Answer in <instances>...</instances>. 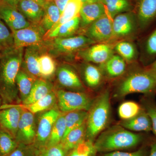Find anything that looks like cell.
Instances as JSON below:
<instances>
[{
	"mask_svg": "<svg viewBox=\"0 0 156 156\" xmlns=\"http://www.w3.org/2000/svg\"><path fill=\"white\" fill-rule=\"evenodd\" d=\"M106 14V9L100 2L83 4L80 13L81 29H86L92 23Z\"/></svg>",
	"mask_w": 156,
	"mask_h": 156,
	"instance_id": "18",
	"label": "cell"
},
{
	"mask_svg": "<svg viewBox=\"0 0 156 156\" xmlns=\"http://www.w3.org/2000/svg\"><path fill=\"white\" fill-rule=\"evenodd\" d=\"M37 79V78L30 74L24 68L21 66L16 77V84L21 103L28 97Z\"/></svg>",
	"mask_w": 156,
	"mask_h": 156,
	"instance_id": "24",
	"label": "cell"
},
{
	"mask_svg": "<svg viewBox=\"0 0 156 156\" xmlns=\"http://www.w3.org/2000/svg\"><path fill=\"white\" fill-rule=\"evenodd\" d=\"M45 51L46 49L43 43L42 44L34 45L24 49L21 66L37 79L41 78L39 69V58L41 54Z\"/></svg>",
	"mask_w": 156,
	"mask_h": 156,
	"instance_id": "17",
	"label": "cell"
},
{
	"mask_svg": "<svg viewBox=\"0 0 156 156\" xmlns=\"http://www.w3.org/2000/svg\"><path fill=\"white\" fill-rule=\"evenodd\" d=\"M81 72L85 83L89 88L96 89L102 83L104 76L99 66L90 62H83Z\"/></svg>",
	"mask_w": 156,
	"mask_h": 156,
	"instance_id": "22",
	"label": "cell"
},
{
	"mask_svg": "<svg viewBox=\"0 0 156 156\" xmlns=\"http://www.w3.org/2000/svg\"><path fill=\"white\" fill-rule=\"evenodd\" d=\"M37 149L32 145L19 144L16 149L8 156H36Z\"/></svg>",
	"mask_w": 156,
	"mask_h": 156,
	"instance_id": "40",
	"label": "cell"
},
{
	"mask_svg": "<svg viewBox=\"0 0 156 156\" xmlns=\"http://www.w3.org/2000/svg\"><path fill=\"white\" fill-rule=\"evenodd\" d=\"M3 2V0H0V4H1V3L2 2Z\"/></svg>",
	"mask_w": 156,
	"mask_h": 156,
	"instance_id": "52",
	"label": "cell"
},
{
	"mask_svg": "<svg viewBox=\"0 0 156 156\" xmlns=\"http://www.w3.org/2000/svg\"><path fill=\"white\" fill-rule=\"evenodd\" d=\"M83 5L80 0H70L62 13L59 20L49 31L79 16Z\"/></svg>",
	"mask_w": 156,
	"mask_h": 156,
	"instance_id": "33",
	"label": "cell"
},
{
	"mask_svg": "<svg viewBox=\"0 0 156 156\" xmlns=\"http://www.w3.org/2000/svg\"><path fill=\"white\" fill-rule=\"evenodd\" d=\"M44 9V15L40 24L47 33L58 22L61 14L53 0L47 1Z\"/></svg>",
	"mask_w": 156,
	"mask_h": 156,
	"instance_id": "27",
	"label": "cell"
},
{
	"mask_svg": "<svg viewBox=\"0 0 156 156\" xmlns=\"http://www.w3.org/2000/svg\"><path fill=\"white\" fill-rule=\"evenodd\" d=\"M38 66L41 78L45 80L52 77L57 69L54 57L47 52L42 53L39 57Z\"/></svg>",
	"mask_w": 156,
	"mask_h": 156,
	"instance_id": "32",
	"label": "cell"
},
{
	"mask_svg": "<svg viewBox=\"0 0 156 156\" xmlns=\"http://www.w3.org/2000/svg\"><path fill=\"white\" fill-rule=\"evenodd\" d=\"M156 77V60L151 66L148 69Z\"/></svg>",
	"mask_w": 156,
	"mask_h": 156,
	"instance_id": "47",
	"label": "cell"
},
{
	"mask_svg": "<svg viewBox=\"0 0 156 156\" xmlns=\"http://www.w3.org/2000/svg\"><path fill=\"white\" fill-rule=\"evenodd\" d=\"M119 125L132 132L152 130L151 122L146 112L141 111L136 116L127 120H122Z\"/></svg>",
	"mask_w": 156,
	"mask_h": 156,
	"instance_id": "23",
	"label": "cell"
},
{
	"mask_svg": "<svg viewBox=\"0 0 156 156\" xmlns=\"http://www.w3.org/2000/svg\"><path fill=\"white\" fill-rule=\"evenodd\" d=\"M104 77L116 79L126 73L127 62L118 54H114L103 64L99 65Z\"/></svg>",
	"mask_w": 156,
	"mask_h": 156,
	"instance_id": "19",
	"label": "cell"
},
{
	"mask_svg": "<svg viewBox=\"0 0 156 156\" xmlns=\"http://www.w3.org/2000/svg\"><path fill=\"white\" fill-rule=\"evenodd\" d=\"M13 47L14 38L12 31L0 20V50L2 51Z\"/></svg>",
	"mask_w": 156,
	"mask_h": 156,
	"instance_id": "38",
	"label": "cell"
},
{
	"mask_svg": "<svg viewBox=\"0 0 156 156\" xmlns=\"http://www.w3.org/2000/svg\"><path fill=\"white\" fill-rule=\"evenodd\" d=\"M102 156H144V152L143 149L134 152H125L122 151H115L105 153Z\"/></svg>",
	"mask_w": 156,
	"mask_h": 156,
	"instance_id": "42",
	"label": "cell"
},
{
	"mask_svg": "<svg viewBox=\"0 0 156 156\" xmlns=\"http://www.w3.org/2000/svg\"><path fill=\"white\" fill-rule=\"evenodd\" d=\"M110 93L107 89L94 100L88 111L86 139L94 142L107 127L111 117Z\"/></svg>",
	"mask_w": 156,
	"mask_h": 156,
	"instance_id": "3",
	"label": "cell"
},
{
	"mask_svg": "<svg viewBox=\"0 0 156 156\" xmlns=\"http://www.w3.org/2000/svg\"><path fill=\"white\" fill-rule=\"evenodd\" d=\"M1 56H2V51L0 50V59H1Z\"/></svg>",
	"mask_w": 156,
	"mask_h": 156,
	"instance_id": "51",
	"label": "cell"
},
{
	"mask_svg": "<svg viewBox=\"0 0 156 156\" xmlns=\"http://www.w3.org/2000/svg\"><path fill=\"white\" fill-rule=\"evenodd\" d=\"M63 113L56 108L46 111L39 118L37 126V134L33 144L37 149L45 147L48 143L53 126Z\"/></svg>",
	"mask_w": 156,
	"mask_h": 156,
	"instance_id": "8",
	"label": "cell"
},
{
	"mask_svg": "<svg viewBox=\"0 0 156 156\" xmlns=\"http://www.w3.org/2000/svg\"><path fill=\"white\" fill-rule=\"evenodd\" d=\"M142 137L119 125L105 129L95 140L97 152L108 153L133 148L141 142Z\"/></svg>",
	"mask_w": 156,
	"mask_h": 156,
	"instance_id": "2",
	"label": "cell"
},
{
	"mask_svg": "<svg viewBox=\"0 0 156 156\" xmlns=\"http://www.w3.org/2000/svg\"><path fill=\"white\" fill-rule=\"evenodd\" d=\"M53 85L51 82L42 79H37L35 82L30 94L22 104H30L40 100L53 91Z\"/></svg>",
	"mask_w": 156,
	"mask_h": 156,
	"instance_id": "25",
	"label": "cell"
},
{
	"mask_svg": "<svg viewBox=\"0 0 156 156\" xmlns=\"http://www.w3.org/2000/svg\"><path fill=\"white\" fill-rule=\"evenodd\" d=\"M23 109L17 104L0 108V129L16 138L17 128Z\"/></svg>",
	"mask_w": 156,
	"mask_h": 156,
	"instance_id": "13",
	"label": "cell"
},
{
	"mask_svg": "<svg viewBox=\"0 0 156 156\" xmlns=\"http://www.w3.org/2000/svg\"><path fill=\"white\" fill-rule=\"evenodd\" d=\"M83 4H91L100 2V0H80Z\"/></svg>",
	"mask_w": 156,
	"mask_h": 156,
	"instance_id": "49",
	"label": "cell"
},
{
	"mask_svg": "<svg viewBox=\"0 0 156 156\" xmlns=\"http://www.w3.org/2000/svg\"><path fill=\"white\" fill-rule=\"evenodd\" d=\"M20 0H3V2L7 3L14 8L17 9V5Z\"/></svg>",
	"mask_w": 156,
	"mask_h": 156,
	"instance_id": "45",
	"label": "cell"
},
{
	"mask_svg": "<svg viewBox=\"0 0 156 156\" xmlns=\"http://www.w3.org/2000/svg\"><path fill=\"white\" fill-rule=\"evenodd\" d=\"M68 153L61 144L53 146L47 147L37 149L36 156H67Z\"/></svg>",
	"mask_w": 156,
	"mask_h": 156,
	"instance_id": "39",
	"label": "cell"
},
{
	"mask_svg": "<svg viewBox=\"0 0 156 156\" xmlns=\"http://www.w3.org/2000/svg\"><path fill=\"white\" fill-rule=\"evenodd\" d=\"M149 156H156V142L151 145L150 152Z\"/></svg>",
	"mask_w": 156,
	"mask_h": 156,
	"instance_id": "46",
	"label": "cell"
},
{
	"mask_svg": "<svg viewBox=\"0 0 156 156\" xmlns=\"http://www.w3.org/2000/svg\"><path fill=\"white\" fill-rule=\"evenodd\" d=\"M145 51L147 55L148 56H154L156 55V29L147 39L145 44Z\"/></svg>",
	"mask_w": 156,
	"mask_h": 156,
	"instance_id": "41",
	"label": "cell"
},
{
	"mask_svg": "<svg viewBox=\"0 0 156 156\" xmlns=\"http://www.w3.org/2000/svg\"><path fill=\"white\" fill-rule=\"evenodd\" d=\"M24 49L14 47L2 51L0 59V98L2 105L20 104L16 77L21 65Z\"/></svg>",
	"mask_w": 156,
	"mask_h": 156,
	"instance_id": "1",
	"label": "cell"
},
{
	"mask_svg": "<svg viewBox=\"0 0 156 156\" xmlns=\"http://www.w3.org/2000/svg\"><path fill=\"white\" fill-rule=\"evenodd\" d=\"M2 105V99H1V98H0V108H1V106Z\"/></svg>",
	"mask_w": 156,
	"mask_h": 156,
	"instance_id": "50",
	"label": "cell"
},
{
	"mask_svg": "<svg viewBox=\"0 0 156 156\" xmlns=\"http://www.w3.org/2000/svg\"><path fill=\"white\" fill-rule=\"evenodd\" d=\"M47 1H50V0H47Z\"/></svg>",
	"mask_w": 156,
	"mask_h": 156,
	"instance_id": "53",
	"label": "cell"
},
{
	"mask_svg": "<svg viewBox=\"0 0 156 156\" xmlns=\"http://www.w3.org/2000/svg\"><path fill=\"white\" fill-rule=\"evenodd\" d=\"M56 101L57 96L56 92L53 91L45 97L34 103L27 105L17 104V105L23 109L30 112L33 114H35L37 113L46 111L53 108Z\"/></svg>",
	"mask_w": 156,
	"mask_h": 156,
	"instance_id": "26",
	"label": "cell"
},
{
	"mask_svg": "<svg viewBox=\"0 0 156 156\" xmlns=\"http://www.w3.org/2000/svg\"><path fill=\"white\" fill-rule=\"evenodd\" d=\"M115 52L123 58L127 63L136 61L138 57V52L134 43L128 40L119 41L114 46Z\"/></svg>",
	"mask_w": 156,
	"mask_h": 156,
	"instance_id": "29",
	"label": "cell"
},
{
	"mask_svg": "<svg viewBox=\"0 0 156 156\" xmlns=\"http://www.w3.org/2000/svg\"><path fill=\"white\" fill-rule=\"evenodd\" d=\"M0 20H2V19H1V17H0Z\"/></svg>",
	"mask_w": 156,
	"mask_h": 156,
	"instance_id": "54",
	"label": "cell"
},
{
	"mask_svg": "<svg viewBox=\"0 0 156 156\" xmlns=\"http://www.w3.org/2000/svg\"><path fill=\"white\" fill-rule=\"evenodd\" d=\"M66 128L65 114L63 113L55 122L46 146H53L61 143L65 133Z\"/></svg>",
	"mask_w": 156,
	"mask_h": 156,
	"instance_id": "34",
	"label": "cell"
},
{
	"mask_svg": "<svg viewBox=\"0 0 156 156\" xmlns=\"http://www.w3.org/2000/svg\"><path fill=\"white\" fill-rule=\"evenodd\" d=\"M0 17L12 32L28 27L31 25L17 9L4 2L0 4Z\"/></svg>",
	"mask_w": 156,
	"mask_h": 156,
	"instance_id": "14",
	"label": "cell"
},
{
	"mask_svg": "<svg viewBox=\"0 0 156 156\" xmlns=\"http://www.w3.org/2000/svg\"><path fill=\"white\" fill-rule=\"evenodd\" d=\"M156 88V77L148 69H137L130 71L117 84L114 95L122 98L133 93H147Z\"/></svg>",
	"mask_w": 156,
	"mask_h": 156,
	"instance_id": "4",
	"label": "cell"
},
{
	"mask_svg": "<svg viewBox=\"0 0 156 156\" xmlns=\"http://www.w3.org/2000/svg\"><path fill=\"white\" fill-rule=\"evenodd\" d=\"M56 73L57 81L62 87L73 91L83 92V83L72 66L62 64L57 68Z\"/></svg>",
	"mask_w": 156,
	"mask_h": 156,
	"instance_id": "15",
	"label": "cell"
},
{
	"mask_svg": "<svg viewBox=\"0 0 156 156\" xmlns=\"http://www.w3.org/2000/svg\"><path fill=\"white\" fill-rule=\"evenodd\" d=\"M37 134L34 114L23 110L20 119L16 139L19 144H33Z\"/></svg>",
	"mask_w": 156,
	"mask_h": 156,
	"instance_id": "12",
	"label": "cell"
},
{
	"mask_svg": "<svg viewBox=\"0 0 156 156\" xmlns=\"http://www.w3.org/2000/svg\"><path fill=\"white\" fill-rule=\"evenodd\" d=\"M112 29V43L114 41L118 42L128 40L134 36L140 29L137 17L134 11L121 13L114 17Z\"/></svg>",
	"mask_w": 156,
	"mask_h": 156,
	"instance_id": "7",
	"label": "cell"
},
{
	"mask_svg": "<svg viewBox=\"0 0 156 156\" xmlns=\"http://www.w3.org/2000/svg\"><path fill=\"white\" fill-rule=\"evenodd\" d=\"M56 94L59 110L64 114L75 111H89L94 101L84 92L59 90Z\"/></svg>",
	"mask_w": 156,
	"mask_h": 156,
	"instance_id": "6",
	"label": "cell"
},
{
	"mask_svg": "<svg viewBox=\"0 0 156 156\" xmlns=\"http://www.w3.org/2000/svg\"><path fill=\"white\" fill-rule=\"evenodd\" d=\"M19 143L8 132L0 129V156H8L16 149Z\"/></svg>",
	"mask_w": 156,
	"mask_h": 156,
	"instance_id": "36",
	"label": "cell"
},
{
	"mask_svg": "<svg viewBox=\"0 0 156 156\" xmlns=\"http://www.w3.org/2000/svg\"><path fill=\"white\" fill-rule=\"evenodd\" d=\"M96 153L94 142L85 139L69 151L67 156H96Z\"/></svg>",
	"mask_w": 156,
	"mask_h": 156,
	"instance_id": "37",
	"label": "cell"
},
{
	"mask_svg": "<svg viewBox=\"0 0 156 156\" xmlns=\"http://www.w3.org/2000/svg\"><path fill=\"white\" fill-rule=\"evenodd\" d=\"M112 20L107 14L103 15L89 25L84 35L96 43H112Z\"/></svg>",
	"mask_w": 156,
	"mask_h": 156,
	"instance_id": "11",
	"label": "cell"
},
{
	"mask_svg": "<svg viewBox=\"0 0 156 156\" xmlns=\"http://www.w3.org/2000/svg\"><path fill=\"white\" fill-rule=\"evenodd\" d=\"M14 47L17 48L41 45L44 41L47 32L41 25L31 24L28 27L12 31Z\"/></svg>",
	"mask_w": 156,
	"mask_h": 156,
	"instance_id": "9",
	"label": "cell"
},
{
	"mask_svg": "<svg viewBox=\"0 0 156 156\" xmlns=\"http://www.w3.org/2000/svg\"><path fill=\"white\" fill-rule=\"evenodd\" d=\"M146 112L151 122L152 130L154 134L156 135V107H149Z\"/></svg>",
	"mask_w": 156,
	"mask_h": 156,
	"instance_id": "43",
	"label": "cell"
},
{
	"mask_svg": "<svg viewBox=\"0 0 156 156\" xmlns=\"http://www.w3.org/2000/svg\"><path fill=\"white\" fill-rule=\"evenodd\" d=\"M80 29V18L79 15L53 30L47 33L44 40L73 36L75 35Z\"/></svg>",
	"mask_w": 156,
	"mask_h": 156,
	"instance_id": "21",
	"label": "cell"
},
{
	"mask_svg": "<svg viewBox=\"0 0 156 156\" xmlns=\"http://www.w3.org/2000/svg\"><path fill=\"white\" fill-rule=\"evenodd\" d=\"M17 9L31 24L40 23L44 15V8L30 0H20Z\"/></svg>",
	"mask_w": 156,
	"mask_h": 156,
	"instance_id": "20",
	"label": "cell"
},
{
	"mask_svg": "<svg viewBox=\"0 0 156 156\" xmlns=\"http://www.w3.org/2000/svg\"><path fill=\"white\" fill-rule=\"evenodd\" d=\"M62 14L70 0H53Z\"/></svg>",
	"mask_w": 156,
	"mask_h": 156,
	"instance_id": "44",
	"label": "cell"
},
{
	"mask_svg": "<svg viewBox=\"0 0 156 156\" xmlns=\"http://www.w3.org/2000/svg\"><path fill=\"white\" fill-rule=\"evenodd\" d=\"M64 114L66 128L63 139L70 131L87 122L88 111H75L69 112Z\"/></svg>",
	"mask_w": 156,
	"mask_h": 156,
	"instance_id": "31",
	"label": "cell"
},
{
	"mask_svg": "<svg viewBox=\"0 0 156 156\" xmlns=\"http://www.w3.org/2000/svg\"><path fill=\"white\" fill-rule=\"evenodd\" d=\"M30 1L37 3V4H39V5L41 6L43 8H44L45 4H46V2H47V0H30Z\"/></svg>",
	"mask_w": 156,
	"mask_h": 156,
	"instance_id": "48",
	"label": "cell"
},
{
	"mask_svg": "<svg viewBox=\"0 0 156 156\" xmlns=\"http://www.w3.org/2000/svg\"><path fill=\"white\" fill-rule=\"evenodd\" d=\"M86 123L70 131L62 139L61 145L68 153L86 139Z\"/></svg>",
	"mask_w": 156,
	"mask_h": 156,
	"instance_id": "30",
	"label": "cell"
},
{
	"mask_svg": "<svg viewBox=\"0 0 156 156\" xmlns=\"http://www.w3.org/2000/svg\"><path fill=\"white\" fill-rule=\"evenodd\" d=\"M114 44L110 43H95L79 51L76 56L83 62L100 65L115 54Z\"/></svg>",
	"mask_w": 156,
	"mask_h": 156,
	"instance_id": "10",
	"label": "cell"
},
{
	"mask_svg": "<svg viewBox=\"0 0 156 156\" xmlns=\"http://www.w3.org/2000/svg\"><path fill=\"white\" fill-rule=\"evenodd\" d=\"M142 110L138 104L131 101H125L118 108V115L122 120L130 119L139 114Z\"/></svg>",
	"mask_w": 156,
	"mask_h": 156,
	"instance_id": "35",
	"label": "cell"
},
{
	"mask_svg": "<svg viewBox=\"0 0 156 156\" xmlns=\"http://www.w3.org/2000/svg\"><path fill=\"white\" fill-rule=\"evenodd\" d=\"M134 11L140 29H144L156 19V0H136Z\"/></svg>",
	"mask_w": 156,
	"mask_h": 156,
	"instance_id": "16",
	"label": "cell"
},
{
	"mask_svg": "<svg viewBox=\"0 0 156 156\" xmlns=\"http://www.w3.org/2000/svg\"><path fill=\"white\" fill-rule=\"evenodd\" d=\"M106 9L107 14L113 19L118 14L134 11L132 0H100Z\"/></svg>",
	"mask_w": 156,
	"mask_h": 156,
	"instance_id": "28",
	"label": "cell"
},
{
	"mask_svg": "<svg viewBox=\"0 0 156 156\" xmlns=\"http://www.w3.org/2000/svg\"><path fill=\"white\" fill-rule=\"evenodd\" d=\"M95 43L85 35L79 34L44 40L43 45L49 54L56 57L77 54L80 50Z\"/></svg>",
	"mask_w": 156,
	"mask_h": 156,
	"instance_id": "5",
	"label": "cell"
}]
</instances>
